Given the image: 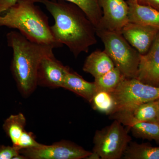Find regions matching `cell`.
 <instances>
[{
  "label": "cell",
  "mask_w": 159,
  "mask_h": 159,
  "mask_svg": "<svg viewBox=\"0 0 159 159\" xmlns=\"http://www.w3.org/2000/svg\"><path fill=\"white\" fill-rule=\"evenodd\" d=\"M78 6L84 12L97 29L102 16L98 0H64Z\"/></svg>",
  "instance_id": "obj_20"
},
{
  "label": "cell",
  "mask_w": 159,
  "mask_h": 159,
  "mask_svg": "<svg viewBox=\"0 0 159 159\" xmlns=\"http://www.w3.org/2000/svg\"><path fill=\"white\" fill-rule=\"evenodd\" d=\"M140 5L150 6L159 10V0H134Z\"/></svg>",
  "instance_id": "obj_25"
},
{
  "label": "cell",
  "mask_w": 159,
  "mask_h": 159,
  "mask_svg": "<svg viewBox=\"0 0 159 159\" xmlns=\"http://www.w3.org/2000/svg\"><path fill=\"white\" fill-rule=\"evenodd\" d=\"M100 157L99 154L93 151L91 152L89 156L86 159H100Z\"/></svg>",
  "instance_id": "obj_26"
},
{
  "label": "cell",
  "mask_w": 159,
  "mask_h": 159,
  "mask_svg": "<svg viewBox=\"0 0 159 159\" xmlns=\"http://www.w3.org/2000/svg\"><path fill=\"white\" fill-rule=\"evenodd\" d=\"M41 145L36 141L35 135L31 132L25 131L20 138L16 148L18 150L38 147Z\"/></svg>",
  "instance_id": "obj_22"
},
{
  "label": "cell",
  "mask_w": 159,
  "mask_h": 159,
  "mask_svg": "<svg viewBox=\"0 0 159 159\" xmlns=\"http://www.w3.org/2000/svg\"><path fill=\"white\" fill-rule=\"evenodd\" d=\"M61 88L77 94L90 103L97 93L94 82L87 81L76 72L71 71L70 69L66 74Z\"/></svg>",
  "instance_id": "obj_14"
},
{
  "label": "cell",
  "mask_w": 159,
  "mask_h": 159,
  "mask_svg": "<svg viewBox=\"0 0 159 159\" xmlns=\"http://www.w3.org/2000/svg\"><path fill=\"white\" fill-rule=\"evenodd\" d=\"M104 51L126 78H136L140 54L124 38L120 31L96 30Z\"/></svg>",
  "instance_id": "obj_4"
},
{
  "label": "cell",
  "mask_w": 159,
  "mask_h": 159,
  "mask_svg": "<svg viewBox=\"0 0 159 159\" xmlns=\"http://www.w3.org/2000/svg\"><path fill=\"white\" fill-rule=\"evenodd\" d=\"M129 6V22L150 26L159 30V10L140 5L134 0L126 1Z\"/></svg>",
  "instance_id": "obj_13"
},
{
  "label": "cell",
  "mask_w": 159,
  "mask_h": 159,
  "mask_svg": "<svg viewBox=\"0 0 159 159\" xmlns=\"http://www.w3.org/2000/svg\"><path fill=\"white\" fill-rule=\"evenodd\" d=\"M42 4L54 18L51 26L55 41L68 47L74 57L87 53L97 43L93 24L79 7L64 0H34Z\"/></svg>",
  "instance_id": "obj_1"
},
{
  "label": "cell",
  "mask_w": 159,
  "mask_h": 159,
  "mask_svg": "<svg viewBox=\"0 0 159 159\" xmlns=\"http://www.w3.org/2000/svg\"><path fill=\"white\" fill-rule=\"evenodd\" d=\"M70 69L57 60L54 54L44 57L38 69L37 85L51 88L62 87L65 77Z\"/></svg>",
  "instance_id": "obj_9"
},
{
  "label": "cell",
  "mask_w": 159,
  "mask_h": 159,
  "mask_svg": "<svg viewBox=\"0 0 159 159\" xmlns=\"http://www.w3.org/2000/svg\"><path fill=\"white\" fill-rule=\"evenodd\" d=\"M111 93L116 103L111 115L159 99V87L146 84L136 78H124Z\"/></svg>",
  "instance_id": "obj_6"
},
{
  "label": "cell",
  "mask_w": 159,
  "mask_h": 159,
  "mask_svg": "<svg viewBox=\"0 0 159 159\" xmlns=\"http://www.w3.org/2000/svg\"><path fill=\"white\" fill-rule=\"evenodd\" d=\"M131 141L127 129L114 120L110 125L96 131L93 151L98 153L101 159H120Z\"/></svg>",
  "instance_id": "obj_5"
},
{
  "label": "cell",
  "mask_w": 159,
  "mask_h": 159,
  "mask_svg": "<svg viewBox=\"0 0 159 159\" xmlns=\"http://www.w3.org/2000/svg\"><path fill=\"white\" fill-rule=\"evenodd\" d=\"M20 154V151L13 146L0 145V159H14Z\"/></svg>",
  "instance_id": "obj_23"
},
{
  "label": "cell",
  "mask_w": 159,
  "mask_h": 159,
  "mask_svg": "<svg viewBox=\"0 0 159 159\" xmlns=\"http://www.w3.org/2000/svg\"><path fill=\"white\" fill-rule=\"evenodd\" d=\"M124 38L140 54H146L157 36L159 30L150 27L129 22L121 31Z\"/></svg>",
  "instance_id": "obj_10"
},
{
  "label": "cell",
  "mask_w": 159,
  "mask_h": 159,
  "mask_svg": "<svg viewBox=\"0 0 159 159\" xmlns=\"http://www.w3.org/2000/svg\"><path fill=\"white\" fill-rule=\"evenodd\" d=\"M136 79L146 84L159 87V32L148 52L140 54Z\"/></svg>",
  "instance_id": "obj_11"
},
{
  "label": "cell",
  "mask_w": 159,
  "mask_h": 159,
  "mask_svg": "<svg viewBox=\"0 0 159 159\" xmlns=\"http://www.w3.org/2000/svg\"><path fill=\"white\" fill-rule=\"evenodd\" d=\"M26 124L25 116L23 114L19 113L10 116L3 124L4 130L11 140L12 146L15 148L20 138L26 131Z\"/></svg>",
  "instance_id": "obj_16"
},
{
  "label": "cell",
  "mask_w": 159,
  "mask_h": 159,
  "mask_svg": "<svg viewBox=\"0 0 159 159\" xmlns=\"http://www.w3.org/2000/svg\"><path fill=\"white\" fill-rule=\"evenodd\" d=\"M125 78L119 69L115 67L106 74L95 78L94 83L97 92L105 91L111 93Z\"/></svg>",
  "instance_id": "obj_18"
},
{
  "label": "cell",
  "mask_w": 159,
  "mask_h": 159,
  "mask_svg": "<svg viewBox=\"0 0 159 159\" xmlns=\"http://www.w3.org/2000/svg\"><path fill=\"white\" fill-rule=\"evenodd\" d=\"M102 16L98 29L120 31L129 22V6L125 0H98Z\"/></svg>",
  "instance_id": "obj_8"
},
{
  "label": "cell",
  "mask_w": 159,
  "mask_h": 159,
  "mask_svg": "<svg viewBox=\"0 0 159 159\" xmlns=\"http://www.w3.org/2000/svg\"><path fill=\"white\" fill-rule=\"evenodd\" d=\"M157 122L159 123V99H158V114H157Z\"/></svg>",
  "instance_id": "obj_27"
},
{
  "label": "cell",
  "mask_w": 159,
  "mask_h": 159,
  "mask_svg": "<svg viewBox=\"0 0 159 159\" xmlns=\"http://www.w3.org/2000/svg\"><path fill=\"white\" fill-rule=\"evenodd\" d=\"M115 67L113 62L104 50H98L86 57L83 70L95 78L106 74Z\"/></svg>",
  "instance_id": "obj_15"
},
{
  "label": "cell",
  "mask_w": 159,
  "mask_h": 159,
  "mask_svg": "<svg viewBox=\"0 0 159 159\" xmlns=\"http://www.w3.org/2000/svg\"><path fill=\"white\" fill-rule=\"evenodd\" d=\"M91 103L95 110L108 116L112 113L116 106L115 99L112 94L105 91L97 92Z\"/></svg>",
  "instance_id": "obj_21"
},
{
  "label": "cell",
  "mask_w": 159,
  "mask_h": 159,
  "mask_svg": "<svg viewBox=\"0 0 159 159\" xmlns=\"http://www.w3.org/2000/svg\"><path fill=\"white\" fill-rule=\"evenodd\" d=\"M130 129L134 136L137 138L155 141L159 144V123L148 121L135 123Z\"/></svg>",
  "instance_id": "obj_19"
},
{
  "label": "cell",
  "mask_w": 159,
  "mask_h": 159,
  "mask_svg": "<svg viewBox=\"0 0 159 159\" xmlns=\"http://www.w3.org/2000/svg\"><path fill=\"white\" fill-rule=\"evenodd\" d=\"M19 0H0V14L15 5Z\"/></svg>",
  "instance_id": "obj_24"
},
{
  "label": "cell",
  "mask_w": 159,
  "mask_h": 159,
  "mask_svg": "<svg viewBox=\"0 0 159 159\" xmlns=\"http://www.w3.org/2000/svg\"><path fill=\"white\" fill-rule=\"evenodd\" d=\"M36 4L34 0H19L0 14V28L16 29L34 42L62 47L53 37L48 18Z\"/></svg>",
  "instance_id": "obj_3"
},
{
  "label": "cell",
  "mask_w": 159,
  "mask_h": 159,
  "mask_svg": "<svg viewBox=\"0 0 159 159\" xmlns=\"http://www.w3.org/2000/svg\"><path fill=\"white\" fill-rule=\"evenodd\" d=\"M124 159H159V146L130 142L123 154Z\"/></svg>",
  "instance_id": "obj_17"
},
{
  "label": "cell",
  "mask_w": 159,
  "mask_h": 159,
  "mask_svg": "<svg viewBox=\"0 0 159 159\" xmlns=\"http://www.w3.org/2000/svg\"><path fill=\"white\" fill-rule=\"evenodd\" d=\"M158 109V99L117 112L111 115L110 117L111 119L116 120L123 125L129 127L138 122L148 121L157 122Z\"/></svg>",
  "instance_id": "obj_12"
},
{
  "label": "cell",
  "mask_w": 159,
  "mask_h": 159,
  "mask_svg": "<svg viewBox=\"0 0 159 159\" xmlns=\"http://www.w3.org/2000/svg\"><path fill=\"white\" fill-rule=\"evenodd\" d=\"M12 51L11 70L18 88L24 97L32 93L37 86L38 69L44 57L54 55V46L31 41L18 31L6 34Z\"/></svg>",
  "instance_id": "obj_2"
},
{
  "label": "cell",
  "mask_w": 159,
  "mask_h": 159,
  "mask_svg": "<svg viewBox=\"0 0 159 159\" xmlns=\"http://www.w3.org/2000/svg\"><path fill=\"white\" fill-rule=\"evenodd\" d=\"M26 159H82L91 152L70 141L62 140L51 145L42 144L34 148L20 151Z\"/></svg>",
  "instance_id": "obj_7"
}]
</instances>
